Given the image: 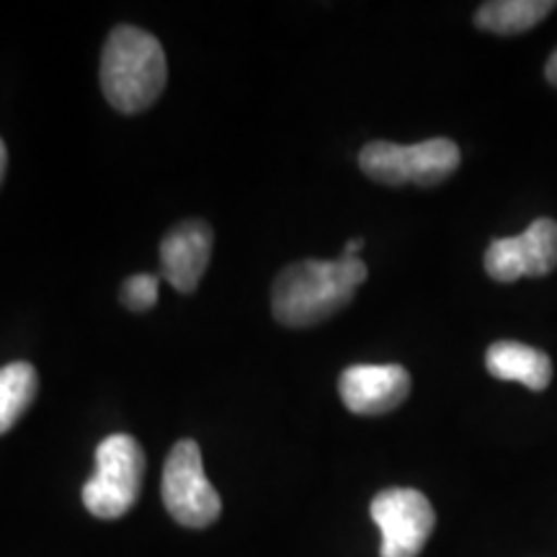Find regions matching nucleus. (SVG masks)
Listing matches in <instances>:
<instances>
[{"instance_id":"dca6fc26","label":"nucleus","mask_w":557,"mask_h":557,"mask_svg":"<svg viewBox=\"0 0 557 557\" xmlns=\"http://www.w3.org/2000/svg\"><path fill=\"white\" fill-rule=\"evenodd\" d=\"M361 248H364V240H361V238H354V240H348L346 243V250H344V253L346 256H359V250Z\"/></svg>"},{"instance_id":"2eb2a0df","label":"nucleus","mask_w":557,"mask_h":557,"mask_svg":"<svg viewBox=\"0 0 557 557\" xmlns=\"http://www.w3.org/2000/svg\"><path fill=\"white\" fill-rule=\"evenodd\" d=\"M5 169H9V150H5V143L0 139V184H3Z\"/></svg>"},{"instance_id":"6e6552de","label":"nucleus","mask_w":557,"mask_h":557,"mask_svg":"<svg viewBox=\"0 0 557 557\" xmlns=\"http://www.w3.org/2000/svg\"><path fill=\"white\" fill-rule=\"evenodd\" d=\"M344 406L357 416L389 413L408 398L410 374L400 364H357L338 380Z\"/></svg>"},{"instance_id":"39448f33","label":"nucleus","mask_w":557,"mask_h":557,"mask_svg":"<svg viewBox=\"0 0 557 557\" xmlns=\"http://www.w3.org/2000/svg\"><path fill=\"white\" fill-rule=\"evenodd\" d=\"M163 504L178 524L207 529L220 519L222 500L205 475L201 449L197 442L184 438L171 449L163 468Z\"/></svg>"},{"instance_id":"ddd939ff","label":"nucleus","mask_w":557,"mask_h":557,"mask_svg":"<svg viewBox=\"0 0 557 557\" xmlns=\"http://www.w3.org/2000/svg\"><path fill=\"white\" fill-rule=\"evenodd\" d=\"M158 295H160V282L158 276L152 274L129 276L127 282L122 284V302L124 308H129L132 312L150 310L152 305L158 302Z\"/></svg>"},{"instance_id":"4468645a","label":"nucleus","mask_w":557,"mask_h":557,"mask_svg":"<svg viewBox=\"0 0 557 557\" xmlns=\"http://www.w3.org/2000/svg\"><path fill=\"white\" fill-rule=\"evenodd\" d=\"M545 73H547V81L553 83V86H557V50H555L553 54H549Z\"/></svg>"},{"instance_id":"f8f14e48","label":"nucleus","mask_w":557,"mask_h":557,"mask_svg":"<svg viewBox=\"0 0 557 557\" xmlns=\"http://www.w3.org/2000/svg\"><path fill=\"white\" fill-rule=\"evenodd\" d=\"M39 389V374L29 361H11L0 367V436L18 423L32 408Z\"/></svg>"},{"instance_id":"7ed1b4c3","label":"nucleus","mask_w":557,"mask_h":557,"mask_svg":"<svg viewBox=\"0 0 557 557\" xmlns=\"http://www.w3.org/2000/svg\"><path fill=\"white\" fill-rule=\"evenodd\" d=\"M145 451L127 434L107 436L96 449V472L83 485V506L99 519H120L143 491Z\"/></svg>"},{"instance_id":"9b49d317","label":"nucleus","mask_w":557,"mask_h":557,"mask_svg":"<svg viewBox=\"0 0 557 557\" xmlns=\"http://www.w3.org/2000/svg\"><path fill=\"white\" fill-rule=\"evenodd\" d=\"M553 9V0H493L480 5L475 24L493 34H521L547 18Z\"/></svg>"},{"instance_id":"0eeeda50","label":"nucleus","mask_w":557,"mask_h":557,"mask_svg":"<svg viewBox=\"0 0 557 557\" xmlns=\"http://www.w3.org/2000/svg\"><path fill=\"white\" fill-rule=\"evenodd\" d=\"M557 267V222L534 220L521 235L493 240L485 250V271L496 282L545 276Z\"/></svg>"},{"instance_id":"f03ea898","label":"nucleus","mask_w":557,"mask_h":557,"mask_svg":"<svg viewBox=\"0 0 557 557\" xmlns=\"http://www.w3.org/2000/svg\"><path fill=\"white\" fill-rule=\"evenodd\" d=\"M169 81L163 45L137 26H116L101 54V88L122 114L150 109Z\"/></svg>"},{"instance_id":"f257e3e1","label":"nucleus","mask_w":557,"mask_h":557,"mask_svg":"<svg viewBox=\"0 0 557 557\" xmlns=\"http://www.w3.org/2000/svg\"><path fill=\"white\" fill-rule=\"evenodd\" d=\"M367 263L359 256L336 261H297L278 271L271 289V310L287 329H310L325 323L351 305L354 292L367 282Z\"/></svg>"},{"instance_id":"9d476101","label":"nucleus","mask_w":557,"mask_h":557,"mask_svg":"<svg viewBox=\"0 0 557 557\" xmlns=\"http://www.w3.org/2000/svg\"><path fill=\"white\" fill-rule=\"evenodd\" d=\"M487 372L496 380L519 382L529 389H545L553 380V361L545 351L519 341H496L485 354Z\"/></svg>"},{"instance_id":"423d86ee","label":"nucleus","mask_w":557,"mask_h":557,"mask_svg":"<svg viewBox=\"0 0 557 557\" xmlns=\"http://www.w3.org/2000/svg\"><path fill=\"white\" fill-rule=\"evenodd\" d=\"M382 532L380 557H418L436 527L431 500L413 487H387L369 506Z\"/></svg>"},{"instance_id":"1a4fd4ad","label":"nucleus","mask_w":557,"mask_h":557,"mask_svg":"<svg viewBox=\"0 0 557 557\" xmlns=\"http://www.w3.org/2000/svg\"><path fill=\"white\" fill-rule=\"evenodd\" d=\"M212 227L205 220H186L160 243V274L173 289L191 295L212 256Z\"/></svg>"},{"instance_id":"20e7f679","label":"nucleus","mask_w":557,"mask_h":557,"mask_svg":"<svg viewBox=\"0 0 557 557\" xmlns=\"http://www.w3.org/2000/svg\"><path fill=\"white\" fill-rule=\"evenodd\" d=\"M459 160L462 152L447 137H434L418 145L369 143L359 152L364 176L387 186H436L459 169Z\"/></svg>"}]
</instances>
